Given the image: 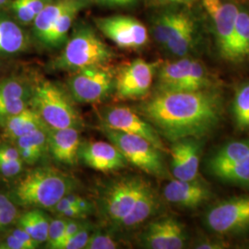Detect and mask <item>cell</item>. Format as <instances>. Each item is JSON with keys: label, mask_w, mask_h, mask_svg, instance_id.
Listing matches in <instances>:
<instances>
[{"label": "cell", "mask_w": 249, "mask_h": 249, "mask_svg": "<svg viewBox=\"0 0 249 249\" xmlns=\"http://www.w3.org/2000/svg\"><path fill=\"white\" fill-rule=\"evenodd\" d=\"M74 178L52 166L31 170L11 191L14 203L32 209L51 210L63 196L75 191Z\"/></svg>", "instance_id": "2"}, {"label": "cell", "mask_w": 249, "mask_h": 249, "mask_svg": "<svg viewBox=\"0 0 249 249\" xmlns=\"http://www.w3.org/2000/svg\"><path fill=\"white\" fill-rule=\"evenodd\" d=\"M95 24L104 36L123 49L139 50L149 42L147 28L132 17L97 18H95Z\"/></svg>", "instance_id": "13"}, {"label": "cell", "mask_w": 249, "mask_h": 249, "mask_svg": "<svg viewBox=\"0 0 249 249\" xmlns=\"http://www.w3.org/2000/svg\"><path fill=\"white\" fill-rule=\"evenodd\" d=\"M158 63L147 62L142 58L121 66L115 74L116 97L136 100L148 95L158 70Z\"/></svg>", "instance_id": "11"}, {"label": "cell", "mask_w": 249, "mask_h": 249, "mask_svg": "<svg viewBox=\"0 0 249 249\" xmlns=\"http://www.w3.org/2000/svg\"><path fill=\"white\" fill-rule=\"evenodd\" d=\"M0 249H26L25 247L10 232L0 241Z\"/></svg>", "instance_id": "44"}, {"label": "cell", "mask_w": 249, "mask_h": 249, "mask_svg": "<svg viewBox=\"0 0 249 249\" xmlns=\"http://www.w3.org/2000/svg\"><path fill=\"white\" fill-rule=\"evenodd\" d=\"M79 160L89 168L103 173L123 169L128 163L113 143L106 142H81Z\"/></svg>", "instance_id": "15"}, {"label": "cell", "mask_w": 249, "mask_h": 249, "mask_svg": "<svg viewBox=\"0 0 249 249\" xmlns=\"http://www.w3.org/2000/svg\"><path fill=\"white\" fill-rule=\"evenodd\" d=\"M234 124L240 130H249V80L242 83L235 90L231 103Z\"/></svg>", "instance_id": "30"}, {"label": "cell", "mask_w": 249, "mask_h": 249, "mask_svg": "<svg viewBox=\"0 0 249 249\" xmlns=\"http://www.w3.org/2000/svg\"><path fill=\"white\" fill-rule=\"evenodd\" d=\"M68 222L67 218L58 217L50 220L48 235L46 240V249H57L60 242L62 240L65 227Z\"/></svg>", "instance_id": "36"}, {"label": "cell", "mask_w": 249, "mask_h": 249, "mask_svg": "<svg viewBox=\"0 0 249 249\" xmlns=\"http://www.w3.org/2000/svg\"><path fill=\"white\" fill-rule=\"evenodd\" d=\"M200 41L198 23L195 17L190 16L177 29L164 48L176 57H185L193 52Z\"/></svg>", "instance_id": "19"}, {"label": "cell", "mask_w": 249, "mask_h": 249, "mask_svg": "<svg viewBox=\"0 0 249 249\" xmlns=\"http://www.w3.org/2000/svg\"><path fill=\"white\" fill-rule=\"evenodd\" d=\"M209 231L218 235H235L249 230V195L231 196L213 205L204 215Z\"/></svg>", "instance_id": "9"}, {"label": "cell", "mask_w": 249, "mask_h": 249, "mask_svg": "<svg viewBox=\"0 0 249 249\" xmlns=\"http://www.w3.org/2000/svg\"><path fill=\"white\" fill-rule=\"evenodd\" d=\"M76 0H53L36 17L34 23V34L36 39L44 44L55 20Z\"/></svg>", "instance_id": "27"}, {"label": "cell", "mask_w": 249, "mask_h": 249, "mask_svg": "<svg viewBox=\"0 0 249 249\" xmlns=\"http://www.w3.org/2000/svg\"><path fill=\"white\" fill-rule=\"evenodd\" d=\"M29 107L30 100L28 99H13L0 101V126L4 124L9 117L17 115Z\"/></svg>", "instance_id": "35"}, {"label": "cell", "mask_w": 249, "mask_h": 249, "mask_svg": "<svg viewBox=\"0 0 249 249\" xmlns=\"http://www.w3.org/2000/svg\"><path fill=\"white\" fill-rule=\"evenodd\" d=\"M148 182L138 176H124L107 183L99 198L103 218L116 227L132 211Z\"/></svg>", "instance_id": "6"}, {"label": "cell", "mask_w": 249, "mask_h": 249, "mask_svg": "<svg viewBox=\"0 0 249 249\" xmlns=\"http://www.w3.org/2000/svg\"><path fill=\"white\" fill-rule=\"evenodd\" d=\"M30 107L48 128H79L81 124L80 113L70 91L50 80L40 81L33 87Z\"/></svg>", "instance_id": "4"}, {"label": "cell", "mask_w": 249, "mask_h": 249, "mask_svg": "<svg viewBox=\"0 0 249 249\" xmlns=\"http://www.w3.org/2000/svg\"><path fill=\"white\" fill-rule=\"evenodd\" d=\"M67 85L73 100L80 104L101 103L114 91L115 74L107 66L72 72Z\"/></svg>", "instance_id": "10"}, {"label": "cell", "mask_w": 249, "mask_h": 249, "mask_svg": "<svg viewBox=\"0 0 249 249\" xmlns=\"http://www.w3.org/2000/svg\"><path fill=\"white\" fill-rule=\"evenodd\" d=\"M141 242L146 249H182L187 246V231L177 218L165 216L146 226L141 235Z\"/></svg>", "instance_id": "14"}, {"label": "cell", "mask_w": 249, "mask_h": 249, "mask_svg": "<svg viewBox=\"0 0 249 249\" xmlns=\"http://www.w3.org/2000/svg\"><path fill=\"white\" fill-rule=\"evenodd\" d=\"M198 139L185 138L171 147V172L179 180H196L198 176L201 145Z\"/></svg>", "instance_id": "16"}, {"label": "cell", "mask_w": 249, "mask_h": 249, "mask_svg": "<svg viewBox=\"0 0 249 249\" xmlns=\"http://www.w3.org/2000/svg\"><path fill=\"white\" fill-rule=\"evenodd\" d=\"M156 73L157 91H194L219 87V81L204 64L188 56L162 64Z\"/></svg>", "instance_id": "5"}, {"label": "cell", "mask_w": 249, "mask_h": 249, "mask_svg": "<svg viewBox=\"0 0 249 249\" xmlns=\"http://www.w3.org/2000/svg\"><path fill=\"white\" fill-rule=\"evenodd\" d=\"M11 234H13L18 239L26 249H36L39 248V244L36 242L27 231L21 229L20 227H17L9 231Z\"/></svg>", "instance_id": "41"}, {"label": "cell", "mask_w": 249, "mask_h": 249, "mask_svg": "<svg viewBox=\"0 0 249 249\" xmlns=\"http://www.w3.org/2000/svg\"><path fill=\"white\" fill-rule=\"evenodd\" d=\"M57 217H63L67 219H84L87 216L82 213L76 205H73L68 208L66 211H64L62 213L59 214Z\"/></svg>", "instance_id": "45"}, {"label": "cell", "mask_w": 249, "mask_h": 249, "mask_svg": "<svg viewBox=\"0 0 249 249\" xmlns=\"http://www.w3.org/2000/svg\"><path fill=\"white\" fill-rule=\"evenodd\" d=\"M10 1L11 0H0V9H2L3 7H5V6H8Z\"/></svg>", "instance_id": "49"}, {"label": "cell", "mask_w": 249, "mask_h": 249, "mask_svg": "<svg viewBox=\"0 0 249 249\" xmlns=\"http://www.w3.org/2000/svg\"><path fill=\"white\" fill-rule=\"evenodd\" d=\"M92 231V226L89 223H85L80 231H77L69 240L63 244L60 249H85Z\"/></svg>", "instance_id": "38"}, {"label": "cell", "mask_w": 249, "mask_h": 249, "mask_svg": "<svg viewBox=\"0 0 249 249\" xmlns=\"http://www.w3.org/2000/svg\"><path fill=\"white\" fill-rule=\"evenodd\" d=\"M118 244L109 233L100 230L91 231L84 249H116Z\"/></svg>", "instance_id": "37"}, {"label": "cell", "mask_w": 249, "mask_h": 249, "mask_svg": "<svg viewBox=\"0 0 249 249\" xmlns=\"http://www.w3.org/2000/svg\"><path fill=\"white\" fill-rule=\"evenodd\" d=\"M196 0H152L155 5L158 6H164V7H171V6H189L193 4Z\"/></svg>", "instance_id": "46"}, {"label": "cell", "mask_w": 249, "mask_h": 249, "mask_svg": "<svg viewBox=\"0 0 249 249\" xmlns=\"http://www.w3.org/2000/svg\"><path fill=\"white\" fill-rule=\"evenodd\" d=\"M115 53L89 26L76 29L61 53L52 62L54 71L74 72L89 67L107 66Z\"/></svg>", "instance_id": "3"}, {"label": "cell", "mask_w": 249, "mask_h": 249, "mask_svg": "<svg viewBox=\"0 0 249 249\" xmlns=\"http://www.w3.org/2000/svg\"><path fill=\"white\" fill-rule=\"evenodd\" d=\"M30 37L16 19L0 15V55H14L25 52Z\"/></svg>", "instance_id": "20"}, {"label": "cell", "mask_w": 249, "mask_h": 249, "mask_svg": "<svg viewBox=\"0 0 249 249\" xmlns=\"http://www.w3.org/2000/svg\"><path fill=\"white\" fill-rule=\"evenodd\" d=\"M159 204V197L156 191L148 183L130 213L117 224L116 228L130 230L140 226L156 213Z\"/></svg>", "instance_id": "21"}, {"label": "cell", "mask_w": 249, "mask_h": 249, "mask_svg": "<svg viewBox=\"0 0 249 249\" xmlns=\"http://www.w3.org/2000/svg\"><path fill=\"white\" fill-rule=\"evenodd\" d=\"M13 142L23 162L29 165L36 164L48 153V127L39 128Z\"/></svg>", "instance_id": "23"}, {"label": "cell", "mask_w": 249, "mask_h": 249, "mask_svg": "<svg viewBox=\"0 0 249 249\" xmlns=\"http://www.w3.org/2000/svg\"><path fill=\"white\" fill-rule=\"evenodd\" d=\"M189 13L186 10L167 9L158 14L152 24V34L156 42L164 47L172 35L187 18Z\"/></svg>", "instance_id": "26"}, {"label": "cell", "mask_w": 249, "mask_h": 249, "mask_svg": "<svg viewBox=\"0 0 249 249\" xmlns=\"http://www.w3.org/2000/svg\"><path fill=\"white\" fill-rule=\"evenodd\" d=\"M85 223L86 222L84 221V219H68L64 234H63L62 240L60 242L57 249H61L63 244L69 240L77 231H80Z\"/></svg>", "instance_id": "40"}, {"label": "cell", "mask_w": 249, "mask_h": 249, "mask_svg": "<svg viewBox=\"0 0 249 249\" xmlns=\"http://www.w3.org/2000/svg\"><path fill=\"white\" fill-rule=\"evenodd\" d=\"M76 206L80 209V212L86 216L92 213V212H93V205H92V203L87 198H84L81 196H80V199L77 202Z\"/></svg>", "instance_id": "48"}, {"label": "cell", "mask_w": 249, "mask_h": 249, "mask_svg": "<svg viewBox=\"0 0 249 249\" xmlns=\"http://www.w3.org/2000/svg\"><path fill=\"white\" fill-rule=\"evenodd\" d=\"M23 161L21 159L17 160H3L0 159V174L7 178H13L18 176L23 168Z\"/></svg>", "instance_id": "39"}, {"label": "cell", "mask_w": 249, "mask_h": 249, "mask_svg": "<svg viewBox=\"0 0 249 249\" xmlns=\"http://www.w3.org/2000/svg\"><path fill=\"white\" fill-rule=\"evenodd\" d=\"M88 2L89 0H76L69 9L65 10L53 23L43 45L49 48H58L66 43L73 21L80 10L88 5Z\"/></svg>", "instance_id": "24"}, {"label": "cell", "mask_w": 249, "mask_h": 249, "mask_svg": "<svg viewBox=\"0 0 249 249\" xmlns=\"http://www.w3.org/2000/svg\"><path fill=\"white\" fill-rule=\"evenodd\" d=\"M246 248H247V249H249V244H248V246H247V247H246Z\"/></svg>", "instance_id": "50"}, {"label": "cell", "mask_w": 249, "mask_h": 249, "mask_svg": "<svg viewBox=\"0 0 249 249\" xmlns=\"http://www.w3.org/2000/svg\"><path fill=\"white\" fill-rule=\"evenodd\" d=\"M0 159H3V160L20 159L17 147L15 145L11 146L9 144L0 145Z\"/></svg>", "instance_id": "43"}, {"label": "cell", "mask_w": 249, "mask_h": 249, "mask_svg": "<svg viewBox=\"0 0 249 249\" xmlns=\"http://www.w3.org/2000/svg\"><path fill=\"white\" fill-rule=\"evenodd\" d=\"M223 182L249 189V156L212 174Z\"/></svg>", "instance_id": "31"}, {"label": "cell", "mask_w": 249, "mask_h": 249, "mask_svg": "<svg viewBox=\"0 0 249 249\" xmlns=\"http://www.w3.org/2000/svg\"><path fill=\"white\" fill-rule=\"evenodd\" d=\"M18 218V210L14 201L7 195L0 193V231L8 229L17 222Z\"/></svg>", "instance_id": "34"}, {"label": "cell", "mask_w": 249, "mask_h": 249, "mask_svg": "<svg viewBox=\"0 0 249 249\" xmlns=\"http://www.w3.org/2000/svg\"><path fill=\"white\" fill-rule=\"evenodd\" d=\"M18 227L27 231L39 244H44L47 240L50 220L40 209H33L17 220Z\"/></svg>", "instance_id": "28"}, {"label": "cell", "mask_w": 249, "mask_h": 249, "mask_svg": "<svg viewBox=\"0 0 249 249\" xmlns=\"http://www.w3.org/2000/svg\"><path fill=\"white\" fill-rule=\"evenodd\" d=\"M99 115L103 126L140 136L160 151H165V146L159 133L136 110L123 106H112L100 109Z\"/></svg>", "instance_id": "12"}, {"label": "cell", "mask_w": 249, "mask_h": 249, "mask_svg": "<svg viewBox=\"0 0 249 249\" xmlns=\"http://www.w3.org/2000/svg\"><path fill=\"white\" fill-rule=\"evenodd\" d=\"M229 247L228 243L218 238H205L196 242L194 249H224Z\"/></svg>", "instance_id": "42"}, {"label": "cell", "mask_w": 249, "mask_h": 249, "mask_svg": "<svg viewBox=\"0 0 249 249\" xmlns=\"http://www.w3.org/2000/svg\"><path fill=\"white\" fill-rule=\"evenodd\" d=\"M80 140L78 127L48 128V152L53 160L74 166L79 160Z\"/></svg>", "instance_id": "18"}, {"label": "cell", "mask_w": 249, "mask_h": 249, "mask_svg": "<svg viewBox=\"0 0 249 249\" xmlns=\"http://www.w3.org/2000/svg\"><path fill=\"white\" fill-rule=\"evenodd\" d=\"M235 45L237 63L249 59V11L239 7L235 22Z\"/></svg>", "instance_id": "32"}, {"label": "cell", "mask_w": 249, "mask_h": 249, "mask_svg": "<svg viewBox=\"0 0 249 249\" xmlns=\"http://www.w3.org/2000/svg\"><path fill=\"white\" fill-rule=\"evenodd\" d=\"M32 89L29 84L18 78L9 77L0 80V101L13 99H28L32 96Z\"/></svg>", "instance_id": "33"}, {"label": "cell", "mask_w": 249, "mask_h": 249, "mask_svg": "<svg viewBox=\"0 0 249 249\" xmlns=\"http://www.w3.org/2000/svg\"><path fill=\"white\" fill-rule=\"evenodd\" d=\"M163 196L171 204L186 209H196L210 199L212 192L197 180L174 179L163 188Z\"/></svg>", "instance_id": "17"}, {"label": "cell", "mask_w": 249, "mask_h": 249, "mask_svg": "<svg viewBox=\"0 0 249 249\" xmlns=\"http://www.w3.org/2000/svg\"><path fill=\"white\" fill-rule=\"evenodd\" d=\"M136 111L169 142L202 139L223 120V96L220 88L194 91H156Z\"/></svg>", "instance_id": "1"}, {"label": "cell", "mask_w": 249, "mask_h": 249, "mask_svg": "<svg viewBox=\"0 0 249 249\" xmlns=\"http://www.w3.org/2000/svg\"><path fill=\"white\" fill-rule=\"evenodd\" d=\"M3 128V138L13 142L17 139L27 134L32 133L39 128L47 127L39 114L33 107H29L9 119L1 125Z\"/></svg>", "instance_id": "22"}, {"label": "cell", "mask_w": 249, "mask_h": 249, "mask_svg": "<svg viewBox=\"0 0 249 249\" xmlns=\"http://www.w3.org/2000/svg\"><path fill=\"white\" fill-rule=\"evenodd\" d=\"M103 131L109 142L121 151L128 163L157 178L166 175L163 151L149 141L140 136L124 133L106 126H103Z\"/></svg>", "instance_id": "7"}, {"label": "cell", "mask_w": 249, "mask_h": 249, "mask_svg": "<svg viewBox=\"0 0 249 249\" xmlns=\"http://www.w3.org/2000/svg\"><path fill=\"white\" fill-rule=\"evenodd\" d=\"M100 5L107 7H124L130 6L137 2V0H95Z\"/></svg>", "instance_id": "47"}, {"label": "cell", "mask_w": 249, "mask_h": 249, "mask_svg": "<svg viewBox=\"0 0 249 249\" xmlns=\"http://www.w3.org/2000/svg\"><path fill=\"white\" fill-rule=\"evenodd\" d=\"M53 0H11L9 3L14 18L21 25H29Z\"/></svg>", "instance_id": "29"}, {"label": "cell", "mask_w": 249, "mask_h": 249, "mask_svg": "<svg viewBox=\"0 0 249 249\" xmlns=\"http://www.w3.org/2000/svg\"><path fill=\"white\" fill-rule=\"evenodd\" d=\"M218 53L227 62L237 63L235 22L239 6L224 0H202Z\"/></svg>", "instance_id": "8"}, {"label": "cell", "mask_w": 249, "mask_h": 249, "mask_svg": "<svg viewBox=\"0 0 249 249\" xmlns=\"http://www.w3.org/2000/svg\"><path fill=\"white\" fill-rule=\"evenodd\" d=\"M249 156V139L226 143L214 152L208 160L211 174L228 165L238 162Z\"/></svg>", "instance_id": "25"}]
</instances>
